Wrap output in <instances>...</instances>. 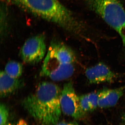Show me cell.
<instances>
[{"instance_id":"1","label":"cell","mask_w":125,"mask_h":125,"mask_svg":"<svg viewBox=\"0 0 125 125\" xmlns=\"http://www.w3.org/2000/svg\"><path fill=\"white\" fill-rule=\"evenodd\" d=\"M61 90L54 83L42 82L34 93L24 99L22 106L32 116L43 124L55 125L61 115Z\"/></svg>"},{"instance_id":"2","label":"cell","mask_w":125,"mask_h":125,"mask_svg":"<svg viewBox=\"0 0 125 125\" xmlns=\"http://www.w3.org/2000/svg\"><path fill=\"white\" fill-rule=\"evenodd\" d=\"M34 15L54 23L65 30L81 35L85 29L83 23L58 0H9Z\"/></svg>"},{"instance_id":"3","label":"cell","mask_w":125,"mask_h":125,"mask_svg":"<svg viewBox=\"0 0 125 125\" xmlns=\"http://www.w3.org/2000/svg\"><path fill=\"white\" fill-rule=\"evenodd\" d=\"M76 58L69 47L61 42L53 41L43 61L41 75L55 81L67 79L74 72Z\"/></svg>"},{"instance_id":"4","label":"cell","mask_w":125,"mask_h":125,"mask_svg":"<svg viewBox=\"0 0 125 125\" xmlns=\"http://www.w3.org/2000/svg\"><path fill=\"white\" fill-rule=\"evenodd\" d=\"M91 10L99 16L120 37L125 52V10L120 0H84Z\"/></svg>"},{"instance_id":"5","label":"cell","mask_w":125,"mask_h":125,"mask_svg":"<svg viewBox=\"0 0 125 125\" xmlns=\"http://www.w3.org/2000/svg\"><path fill=\"white\" fill-rule=\"evenodd\" d=\"M60 103L62 112L66 115L75 119H80L85 116L80 104L79 96L75 93L71 82L64 84L62 89Z\"/></svg>"},{"instance_id":"6","label":"cell","mask_w":125,"mask_h":125,"mask_svg":"<svg viewBox=\"0 0 125 125\" xmlns=\"http://www.w3.org/2000/svg\"><path fill=\"white\" fill-rule=\"evenodd\" d=\"M46 51L45 36L38 34L25 41L21 49L20 55L25 63L35 64L44 58Z\"/></svg>"},{"instance_id":"7","label":"cell","mask_w":125,"mask_h":125,"mask_svg":"<svg viewBox=\"0 0 125 125\" xmlns=\"http://www.w3.org/2000/svg\"><path fill=\"white\" fill-rule=\"evenodd\" d=\"M85 75L89 83L91 84L112 83L117 78L116 74L103 62H98L87 68Z\"/></svg>"},{"instance_id":"8","label":"cell","mask_w":125,"mask_h":125,"mask_svg":"<svg viewBox=\"0 0 125 125\" xmlns=\"http://www.w3.org/2000/svg\"><path fill=\"white\" fill-rule=\"evenodd\" d=\"M125 92V86L114 89H104L98 91V107L106 108L116 105Z\"/></svg>"},{"instance_id":"9","label":"cell","mask_w":125,"mask_h":125,"mask_svg":"<svg viewBox=\"0 0 125 125\" xmlns=\"http://www.w3.org/2000/svg\"><path fill=\"white\" fill-rule=\"evenodd\" d=\"M23 81L7 74L4 71L0 72V95L1 98L6 97L22 87Z\"/></svg>"},{"instance_id":"10","label":"cell","mask_w":125,"mask_h":125,"mask_svg":"<svg viewBox=\"0 0 125 125\" xmlns=\"http://www.w3.org/2000/svg\"><path fill=\"white\" fill-rule=\"evenodd\" d=\"M10 76L14 78H19L23 71V66L20 62L10 61L7 62L4 71Z\"/></svg>"},{"instance_id":"11","label":"cell","mask_w":125,"mask_h":125,"mask_svg":"<svg viewBox=\"0 0 125 125\" xmlns=\"http://www.w3.org/2000/svg\"><path fill=\"white\" fill-rule=\"evenodd\" d=\"M79 100L81 107L84 112L86 113L93 111L87 94L79 96Z\"/></svg>"},{"instance_id":"12","label":"cell","mask_w":125,"mask_h":125,"mask_svg":"<svg viewBox=\"0 0 125 125\" xmlns=\"http://www.w3.org/2000/svg\"><path fill=\"white\" fill-rule=\"evenodd\" d=\"M9 115V110L7 106L4 104L1 103L0 105V125H6Z\"/></svg>"},{"instance_id":"13","label":"cell","mask_w":125,"mask_h":125,"mask_svg":"<svg viewBox=\"0 0 125 125\" xmlns=\"http://www.w3.org/2000/svg\"><path fill=\"white\" fill-rule=\"evenodd\" d=\"M93 111L98 107V91L87 94Z\"/></svg>"},{"instance_id":"14","label":"cell","mask_w":125,"mask_h":125,"mask_svg":"<svg viewBox=\"0 0 125 125\" xmlns=\"http://www.w3.org/2000/svg\"><path fill=\"white\" fill-rule=\"evenodd\" d=\"M1 20H2V24L1 25V34H2V36H4L5 34L6 30H7V25H6V8L4 6L2 5L1 6Z\"/></svg>"},{"instance_id":"15","label":"cell","mask_w":125,"mask_h":125,"mask_svg":"<svg viewBox=\"0 0 125 125\" xmlns=\"http://www.w3.org/2000/svg\"><path fill=\"white\" fill-rule=\"evenodd\" d=\"M55 125H79L76 122H58Z\"/></svg>"},{"instance_id":"16","label":"cell","mask_w":125,"mask_h":125,"mask_svg":"<svg viewBox=\"0 0 125 125\" xmlns=\"http://www.w3.org/2000/svg\"><path fill=\"white\" fill-rule=\"evenodd\" d=\"M120 125H125V113L122 114L121 116Z\"/></svg>"},{"instance_id":"17","label":"cell","mask_w":125,"mask_h":125,"mask_svg":"<svg viewBox=\"0 0 125 125\" xmlns=\"http://www.w3.org/2000/svg\"><path fill=\"white\" fill-rule=\"evenodd\" d=\"M12 125V124H10V123H9V124H6V125Z\"/></svg>"}]
</instances>
